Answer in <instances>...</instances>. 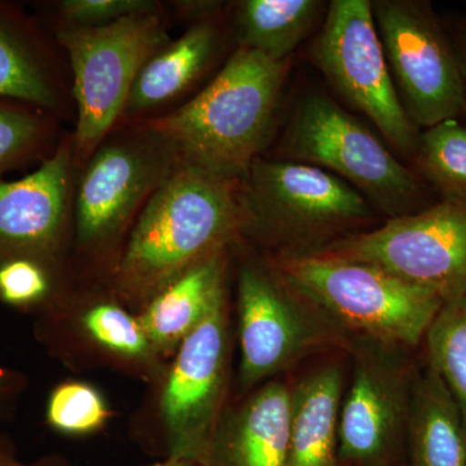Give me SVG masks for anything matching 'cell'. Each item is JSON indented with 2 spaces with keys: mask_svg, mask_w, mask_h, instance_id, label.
I'll use <instances>...</instances> for the list:
<instances>
[{
  "mask_svg": "<svg viewBox=\"0 0 466 466\" xmlns=\"http://www.w3.org/2000/svg\"><path fill=\"white\" fill-rule=\"evenodd\" d=\"M240 182L180 165L137 216L118 267L125 299L148 303L241 233Z\"/></svg>",
  "mask_w": 466,
  "mask_h": 466,
  "instance_id": "6da1fadb",
  "label": "cell"
},
{
  "mask_svg": "<svg viewBox=\"0 0 466 466\" xmlns=\"http://www.w3.org/2000/svg\"><path fill=\"white\" fill-rule=\"evenodd\" d=\"M289 60L238 48L191 101L140 124L174 149L180 165L241 182L274 133Z\"/></svg>",
  "mask_w": 466,
  "mask_h": 466,
  "instance_id": "7a4b0ae2",
  "label": "cell"
},
{
  "mask_svg": "<svg viewBox=\"0 0 466 466\" xmlns=\"http://www.w3.org/2000/svg\"><path fill=\"white\" fill-rule=\"evenodd\" d=\"M272 268L321 317L352 339L408 350L424 343L443 300L368 263L275 256Z\"/></svg>",
  "mask_w": 466,
  "mask_h": 466,
  "instance_id": "3957f363",
  "label": "cell"
},
{
  "mask_svg": "<svg viewBox=\"0 0 466 466\" xmlns=\"http://www.w3.org/2000/svg\"><path fill=\"white\" fill-rule=\"evenodd\" d=\"M240 205L241 233L276 256H312L373 218L370 202L341 177L289 159L257 158L240 182Z\"/></svg>",
  "mask_w": 466,
  "mask_h": 466,
  "instance_id": "277c9868",
  "label": "cell"
},
{
  "mask_svg": "<svg viewBox=\"0 0 466 466\" xmlns=\"http://www.w3.org/2000/svg\"><path fill=\"white\" fill-rule=\"evenodd\" d=\"M289 161L329 171L389 218L431 207L428 184L404 167L367 126L320 92L300 101L285 133Z\"/></svg>",
  "mask_w": 466,
  "mask_h": 466,
  "instance_id": "5b68a950",
  "label": "cell"
},
{
  "mask_svg": "<svg viewBox=\"0 0 466 466\" xmlns=\"http://www.w3.org/2000/svg\"><path fill=\"white\" fill-rule=\"evenodd\" d=\"M58 42L73 70L76 128V161H87L124 115L137 76L153 55L170 42L158 12L133 15L103 26L63 24Z\"/></svg>",
  "mask_w": 466,
  "mask_h": 466,
  "instance_id": "8992f818",
  "label": "cell"
},
{
  "mask_svg": "<svg viewBox=\"0 0 466 466\" xmlns=\"http://www.w3.org/2000/svg\"><path fill=\"white\" fill-rule=\"evenodd\" d=\"M309 55L351 108L370 118L400 155L415 158L421 130L395 90L370 0L330 2Z\"/></svg>",
  "mask_w": 466,
  "mask_h": 466,
  "instance_id": "52a82bcc",
  "label": "cell"
},
{
  "mask_svg": "<svg viewBox=\"0 0 466 466\" xmlns=\"http://www.w3.org/2000/svg\"><path fill=\"white\" fill-rule=\"evenodd\" d=\"M370 5L395 90L413 124L425 130L464 115V76L433 5L424 0Z\"/></svg>",
  "mask_w": 466,
  "mask_h": 466,
  "instance_id": "ba28073f",
  "label": "cell"
},
{
  "mask_svg": "<svg viewBox=\"0 0 466 466\" xmlns=\"http://www.w3.org/2000/svg\"><path fill=\"white\" fill-rule=\"evenodd\" d=\"M312 256L368 263L431 291L443 302L466 297V204L435 202L357 232Z\"/></svg>",
  "mask_w": 466,
  "mask_h": 466,
  "instance_id": "9c48e42d",
  "label": "cell"
},
{
  "mask_svg": "<svg viewBox=\"0 0 466 466\" xmlns=\"http://www.w3.org/2000/svg\"><path fill=\"white\" fill-rule=\"evenodd\" d=\"M242 385L283 372L317 350L351 339L300 299L272 268L244 265L238 283Z\"/></svg>",
  "mask_w": 466,
  "mask_h": 466,
  "instance_id": "30bf717a",
  "label": "cell"
},
{
  "mask_svg": "<svg viewBox=\"0 0 466 466\" xmlns=\"http://www.w3.org/2000/svg\"><path fill=\"white\" fill-rule=\"evenodd\" d=\"M179 167L174 149L142 125L133 135L104 140L75 191L78 244L88 249L112 244Z\"/></svg>",
  "mask_w": 466,
  "mask_h": 466,
  "instance_id": "8fae6325",
  "label": "cell"
},
{
  "mask_svg": "<svg viewBox=\"0 0 466 466\" xmlns=\"http://www.w3.org/2000/svg\"><path fill=\"white\" fill-rule=\"evenodd\" d=\"M354 377L339 412V461L382 466L406 441L415 364L408 349L352 339Z\"/></svg>",
  "mask_w": 466,
  "mask_h": 466,
  "instance_id": "7c38bea8",
  "label": "cell"
},
{
  "mask_svg": "<svg viewBox=\"0 0 466 466\" xmlns=\"http://www.w3.org/2000/svg\"><path fill=\"white\" fill-rule=\"evenodd\" d=\"M228 319L223 297L177 350L161 415L168 456L204 464L220 420L227 386Z\"/></svg>",
  "mask_w": 466,
  "mask_h": 466,
  "instance_id": "4fadbf2b",
  "label": "cell"
},
{
  "mask_svg": "<svg viewBox=\"0 0 466 466\" xmlns=\"http://www.w3.org/2000/svg\"><path fill=\"white\" fill-rule=\"evenodd\" d=\"M75 164L64 140L33 173L0 180V260L30 259L52 272L69 229Z\"/></svg>",
  "mask_w": 466,
  "mask_h": 466,
  "instance_id": "5bb4252c",
  "label": "cell"
},
{
  "mask_svg": "<svg viewBox=\"0 0 466 466\" xmlns=\"http://www.w3.org/2000/svg\"><path fill=\"white\" fill-rule=\"evenodd\" d=\"M290 388L266 383L220 417L202 466H287Z\"/></svg>",
  "mask_w": 466,
  "mask_h": 466,
  "instance_id": "9a60e30c",
  "label": "cell"
},
{
  "mask_svg": "<svg viewBox=\"0 0 466 466\" xmlns=\"http://www.w3.org/2000/svg\"><path fill=\"white\" fill-rule=\"evenodd\" d=\"M343 382L341 368L327 366L290 389L287 466H339Z\"/></svg>",
  "mask_w": 466,
  "mask_h": 466,
  "instance_id": "2e32d148",
  "label": "cell"
},
{
  "mask_svg": "<svg viewBox=\"0 0 466 466\" xmlns=\"http://www.w3.org/2000/svg\"><path fill=\"white\" fill-rule=\"evenodd\" d=\"M406 444L408 466H466L464 421L426 359L413 379Z\"/></svg>",
  "mask_w": 466,
  "mask_h": 466,
  "instance_id": "e0dca14e",
  "label": "cell"
},
{
  "mask_svg": "<svg viewBox=\"0 0 466 466\" xmlns=\"http://www.w3.org/2000/svg\"><path fill=\"white\" fill-rule=\"evenodd\" d=\"M225 256L196 266L147 303L139 319L156 352L177 350L226 297Z\"/></svg>",
  "mask_w": 466,
  "mask_h": 466,
  "instance_id": "ac0fdd59",
  "label": "cell"
},
{
  "mask_svg": "<svg viewBox=\"0 0 466 466\" xmlns=\"http://www.w3.org/2000/svg\"><path fill=\"white\" fill-rule=\"evenodd\" d=\"M0 99L51 113L60 90L50 51L35 25L17 8L0 3Z\"/></svg>",
  "mask_w": 466,
  "mask_h": 466,
  "instance_id": "d6986e66",
  "label": "cell"
},
{
  "mask_svg": "<svg viewBox=\"0 0 466 466\" xmlns=\"http://www.w3.org/2000/svg\"><path fill=\"white\" fill-rule=\"evenodd\" d=\"M218 42L219 32L210 18L198 21L179 39L165 45L137 76L124 115H142L183 95L210 66Z\"/></svg>",
  "mask_w": 466,
  "mask_h": 466,
  "instance_id": "ffe728a7",
  "label": "cell"
},
{
  "mask_svg": "<svg viewBox=\"0 0 466 466\" xmlns=\"http://www.w3.org/2000/svg\"><path fill=\"white\" fill-rule=\"evenodd\" d=\"M324 3L319 0H244L235 12L238 48L260 52L276 61L289 60L317 26Z\"/></svg>",
  "mask_w": 466,
  "mask_h": 466,
  "instance_id": "44dd1931",
  "label": "cell"
},
{
  "mask_svg": "<svg viewBox=\"0 0 466 466\" xmlns=\"http://www.w3.org/2000/svg\"><path fill=\"white\" fill-rule=\"evenodd\" d=\"M413 161L441 200L466 204V125L459 118L421 130Z\"/></svg>",
  "mask_w": 466,
  "mask_h": 466,
  "instance_id": "7402d4cb",
  "label": "cell"
},
{
  "mask_svg": "<svg viewBox=\"0 0 466 466\" xmlns=\"http://www.w3.org/2000/svg\"><path fill=\"white\" fill-rule=\"evenodd\" d=\"M424 346L426 360L449 389L466 429V297L444 302Z\"/></svg>",
  "mask_w": 466,
  "mask_h": 466,
  "instance_id": "603a6c76",
  "label": "cell"
},
{
  "mask_svg": "<svg viewBox=\"0 0 466 466\" xmlns=\"http://www.w3.org/2000/svg\"><path fill=\"white\" fill-rule=\"evenodd\" d=\"M52 133L50 113L0 99V177L34 159L47 158Z\"/></svg>",
  "mask_w": 466,
  "mask_h": 466,
  "instance_id": "cb8c5ba5",
  "label": "cell"
},
{
  "mask_svg": "<svg viewBox=\"0 0 466 466\" xmlns=\"http://www.w3.org/2000/svg\"><path fill=\"white\" fill-rule=\"evenodd\" d=\"M110 416L101 392L86 382L67 381L52 390L46 407V421L67 435L96 433Z\"/></svg>",
  "mask_w": 466,
  "mask_h": 466,
  "instance_id": "d4e9b609",
  "label": "cell"
},
{
  "mask_svg": "<svg viewBox=\"0 0 466 466\" xmlns=\"http://www.w3.org/2000/svg\"><path fill=\"white\" fill-rule=\"evenodd\" d=\"M82 323L92 341L116 357L147 361L156 354L140 319L116 303L92 306L85 312Z\"/></svg>",
  "mask_w": 466,
  "mask_h": 466,
  "instance_id": "484cf974",
  "label": "cell"
},
{
  "mask_svg": "<svg viewBox=\"0 0 466 466\" xmlns=\"http://www.w3.org/2000/svg\"><path fill=\"white\" fill-rule=\"evenodd\" d=\"M52 276L41 263L24 258L0 260V302L27 309L50 297Z\"/></svg>",
  "mask_w": 466,
  "mask_h": 466,
  "instance_id": "4316f807",
  "label": "cell"
},
{
  "mask_svg": "<svg viewBox=\"0 0 466 466\" xmlns=\"http://www.w3.org/2000/svg\"><path fill=\"white\" fill-rule=\"evenodd\" d=\"M152 0H63L58 3V16L63 24L76 26H103L128 16L156 12Z\"/></svg>",
  "mask_w": 466,
  "mask_h": 466,
  "instance_id": "83f0119b",
  "label": "cell"
},
{
  "mask_svg": "<svg viewBox=\"0 0 466 466\" xmlns=\"http://www.w3.org/2000/svg\"><path fill=\"white\" fill-rule=\"evenodd\" d=\"M25 385L26 379L21 373L0 367V413L7 412Z\"/></svg>",
  "mask_w": 466,
  "mask_h": 466,
  "instance_id": "f1b7e54d",
  "label": "cell"
},
{
  "mask_svg": "<svg viewBox=\"0 0 466 466\" xmlns=\"http://www.w3.org/2000/svg\"><path fill=\"white\" fill-rule=\"evenodd\" d=\"M447 33H449L451 42H452L456 56H458L460 69H461L466 86V23L459 24L452 30L447 29Z\"/></svg>",
  "mask_w": 466,
  "mask_h": 466,
  "instance_id": "f546056e",
  "label": "cell"
},
{
  "mask_svg": "<svg viewBox=\"0 0 466 466\" xmlns=\"http://www.w3.org/2000/svg\"><path fill=\"white\" fill-rule=\"evenodd\" d=\"M17 460L7 438L0 435V466H14Z\"/></svg>",
  "mask_w": 466,
  "mask_h": 466,
  "instance_id": "4dcf8cb0",
  "label": "cell"
},
{
  "mask_svg": "<svg viewBox=\"0 0 466 466\" xmlns=\"http://www.w3.org/2000/svg\"><path fill=\"white\" fill-rule=\"evenodd\" d=\"M14 466H72L67 464L66 461H64L63 459L55 458V456H50V458H43L36 460V461L33 462H15Z\"/></svg>",
  "mask_w": 466,
  "mask_h": 466,
  "instance_id": "1f68e13d",
  "label": "cell"
},
{
  "mask_svg": "<svg viewBox=\"0 0 466 466\" xmlns=\"http://www.w3.org/2000/svg\"><path fill=\"white\" fill-rule=\"evenodd\" d=\"M147 466H201L198 465V462L189 461V460H182V459H175L168 458L164 460V461L155 462V464H150Z\"/></svg>",
  "mask_w": 466,
  "mask_h": 466,
  "instance_id": "d6a6232c",
  "label": "cell"
},
{
  "mask_svg": "<svg viewBox=\"0 0 466 466\" xmlns=\"http://www.w3.org/2000/svg\"><path fill=\"white\" fill-rule=\"evenodd\" d=\"M462 116H465V118H466V109H465L464 115H462Z\"/></svg>",
  "mask_w": 466,
  "mask_h": 466,
  "instance_id": "836d02e7",
  "label": "cell"
}]
</instances>
